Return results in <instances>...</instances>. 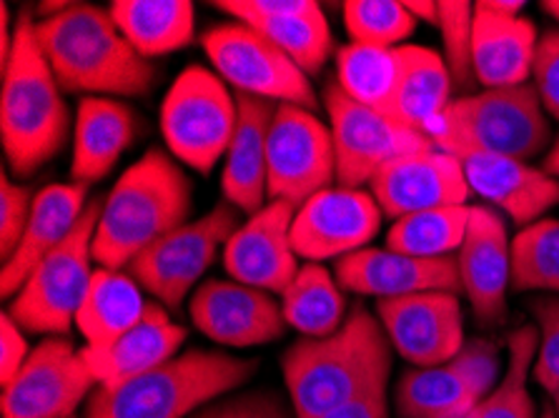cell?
Segmentation results:
<instances>
[{"label":"cell","instance_id":"6da1fadb","mask_svg":"<svg viewBox=\"0 0 559 418\" xmlns=\"http://www.w3.org/2000/svg\"><path fill=\"white\" fill-rule=\"evenodd\" d=\"M392 351L377 315L361 306L336 334L296 341L282 361L296 418H321L386 389Z\"/></svg>","mask_w":559,"mask_h":418},{"label":"cell","instance_id":"7a4b0ae2","mask_svg":"<svg viewBox=\"0 0 559 418\" xmlns=\"http://www.w3.org/2000/svg\"><path fill=\"white\" fill-rule=\"evenodd\" d=\"M36 23V38L58 85L88 96H146L156 71L135 50L111 13L91 3H58Z\"/></svg>","mask_w":559,"mask_h":418},{"label":"cell","instance_id":"3957f363","mask_svg":"<svg viewBox=\"0 0 559 418\" xmlns=\"http://www.w3.org/2000/svg\"><path fill=\"white\" fill-rule=\"evenodd\" d=\"M193 186L164 151H146L118 178L104 199L93 236L100 268L123 271L171 230L189 224Z\"/></svg>","mask_w":559,"mask_h":418},{"label":"cell","instance_id":"277c9868","mask_svg":"<svg viewBox=\"0 0 559 418\" xmlns=\"http://www.w3.org/2000/svg\"><path fill=\"white\" fill-rule=\"evenodd\" d=\"M68 126L71 116L63 88L38 46L36 21L21 15L0 91V141L8 170L33 176L50 164L66 146Z\"/></svg>","mask_w":559,"mask_h":418},{"label":"cell","instance_id":"5b68a950","mask_svg":"<svg viewBox=\"0 0 559 418\" xmlns=\"http://www.w3.org/2000/svg\"><path fill=\"white\" fill-rule=\"evenodd\" d=\"M257 369L253 358L193 348L116 389L96 386L86 418H191L249 383Z\"/></svg>","mask_w":559,"mask_h":418},{"label":"cell","instance_id":"8992f818","mask_svg":"<svg viewBox=\"0 0 559 418\" xmlns=\"http://www.w3.org/2000/svg\"><path fill=\"white\" fill-rule=\"evenodd\" d=\"M427 139L460 160L504 156L527 164L549 146L552 131L535 85L524 83L454 98Z\"/></svg>","mask_w":559,"mask_h":418},{"label":"cell","instance_id":"52a82bcc","mask_svg":"<svg viewBox=\"0 0 559 418\" xmlns=\"http://www.w3.org/2000/svg\"><path fill=\"white\" fill-rule=\"evenodd\" d=\"M104 199H91L73 234L50 251L36 271L31 273L23 288L13 296L8 315L28 334L66 336L75 326L83 298L93 280V236H96Z\"/></svg>","mask_w":559,"mask_h":418},{"label":"cell","instance_id":"ba28073f","mask_svg":"<svg viewBox=\"0 0 559 418\" xmlns=\"http://www.w3.org/2000/svg\"><path fill=\"white\" fill-rule=\"evenodd\" d=\"M236 121V96L216 71L203 65L181 71L160 106V133L168 151L203 176L226 158Z\"/></svg>","mask_w":559,"mask_h":418},{"label":"cell","instance_id":"9c48e42d","mask_svg":"<svg viewBox=\"0 0 559 418\" xmlns=\"http://www.w3.org/2000/svg\"><path fill=\"white\" fill-rule=\"evenodd\" d=\"M201 43L218 79L241 96L276 106L317 108L309 75L251 25L241 21L214 25Z\"/></svg>","mask_w":559,"mask_h":418},{"label":"cell","instance_id":"30bf717a","mask_svg":"<svg viewBox=\"0 0 559 418\" xmlns=\"http://www.w3.org/2000/svg\"><path fill=\"white\" fill-rule=\"evenodd\" d=\"M241 226V211L231 203H218L206 216L189 220L160 238L135 259L129 273L143 291L158 298L166 309H181L186 296L211 268L216 255L226 249Z\"/></svg>","mask_w":559,"mask_h":418},{"label":"cell","instance_id":"8fae6325","mask_svg":"<svg viewBox=\"0 0 559 418\" xmlns=\"http://www.w3.org/2000/svg\"><path fill=\"white\" fill-rule=\"evenodd\" d=\"M324 106L336 151V183L346 189H364L389 160L435 146L425 133L357 104L336 81L326 85Z\"/></svg>","mask_w":559,"mask_h":418},{"label":"cell","instance_id":"7c38bea8","mask_svg":"<svg viewBox=\"0 0 559 418\" xmlns=\"http://www.w3.org/2000/svg\"><path fill=\"white\" fill-rule=\"evenodd\" d=\"M336 183L332 128L299 106H276L269 131V201L304 206Z\"/></svg>","mask_w":559,"mask_h":418},{"label":"cell","instance_id":"4fadbf2b","mask_svg":"<svg viewBox=\"0 0 559 418\" xmlns=\"http://www.w3.org/2000/svg\"><path fill=\"white\" fill-rule=\"evenodd\" d=\"M83 351L63 336H48L0 394V418H73L96 389Z\"/></svg>","mask_w":559,"mask_h":418},{"label":"cell","instance_id":"5bb4252c","mask_svg":"<svg viewBox=\"0 0 559 418\" xmlns=\"http://www.w3.org/2000/svg\"><path fill=\"white\" fill-rule=\"evenodd\" d=\"M381 216L384 213L369 191L336 183L296 208L294 251L309 263H321L369 249L381 228Z\"/></svg>","mask_w":559,"mask_h":418},{"label":"cell","instance_id":"9a60e30c","mask_svg":"<svg viewBox=\"0 0 559 418\" xmlns=\"http://www.w3.org/2000/svg\"><path fill=\"white\" fill-rule=\"evenodd\" d=\"M389 344L414 369L449 363L464 346L462 303L456 294L425 291L377 301Z\"/></svg>","mask_w":559,"mask_h":418},{"label":"cell","instance_id":"2e32d148","mask_svg":"<svg viewBox=\"0 0 559 418\" xmlns=\"http://www.w3.org/2000/svg\"><path fill=\"white\" fill-rule=\"evenodd\" d=\"M189 315L203 336L228 348L264 346L286 331L282 303L239 280H203L191 294Z\"/></svg>","mask_w":559,"mask_h":418},{"label":"cell","instance_id":"e0dca14e","mask_svg":"<svg viewBox=\"0 0 559 418\" xmlns=\"http://www.w3.org/2000/svg\"><path fill=\"white\" fill-rule=\"evenodd\" d=\"M369 193L384 216L400 220L429 208L464 206L472 191L462 160L431 146L389 160L371 178Z\"/></svg>","mask_w":559,"mask_h":418},{"label":"cell","instance_id":"ac0fdd59","mask_svg":"<svg viewBox=\"0 0 559 418\" xmlns=\"http://www.w3.org/2000/svg\"><path fill=\"white\" fill-rule=\"evenodd\" d=\"M294 216L292 203L269 201L243 220L224 249V266L231 280L271 296H282L289 288L301 268L292 241Z\"/></svg>","mask_w":559,"mask_h":418},{"label":"cell","instance_id":"d6986e66","mask_svg":"<svg viewBox=\"0 0 559 418\" xmlns=\"http://www.w3.org/2000/svg\"><path fill=\"white\" fill-rule=\"evenodd\" d=\"M456 271L474 315L485 323H502L512 288V241L502 213L472 206L467 236L456 251Z\"/></svg>","mask_w":559,"mask_h":418},{"label":"cell","instance_id":"ffe728a7","mask_svg":"<svg viewBox=\"0 0 559 418\" xmlns=\"http://www.w3.org/2000/svg\"><path fill=\"white\" fill-rule=\"evenodd\" d=\"M336 280L346 291L379 301L425 291L460 294L456 259H417L394 249H361L336 261Z\"/></svg>","mask_w":559,"mask_h":418},{"label":"cell","instance_id":"44dd1931","mask_svg":"<svg viewBox=\"0 0 559 418\" xmlns=\"http://www.w3.org/2000/svg\"><path fill=\"white\" fill-rule=\"evenodd\" d=\"M214 5L257 28L307 75H317L332 56V31L313 0H218Z\"/></svg>","mask_w":559,"mask_h":418},{"label":"cell","instance_id":"7402d4cb","mask_svg":"<svg viewBox=\"0 0 559 418\" xmlns=\"http://www.w3.org/2000/svg\"><path fill=\"white\" fill-rule=\"evenodd\" d=\"M469 191L499 213H507L516 226H532L549 208L559 206V181L545 168L504 156L462 158Z\"/></svg>","mask_w":559,"mask_h":418},{"label":"cell","instance_id":"603a6c76","mask_svg":"<svg viewBox=\"0 0 559 418\" xmlns=\"http://www.w3.org/2000/svg\"><path fill=\"white\" fill-rule=\"evenodd\" d=\"M189 331L171 321V315L156 301L131 331L106 348H83L88 369L98 389H116L139 379L179 356Z\"/></svg>","mask_w":559,"mask_h":418},{"label":"cell","instance_id":"cb8c5ba5","mask_svg":"<svg viewBox=\"0 0 559 418\" xmlns=\"http://www.w3.org/2000/svg\"><path fill=\"white\" fill-rule=\"evenodd\" d=\"M88 186L83 183H50L36 193L31 220L25 226L19 249L3 263L0 271V294L13 298L25 280L50 251H56L88 208Z\"/></svg>","mask_w":559,"mask_h":418},{"label":"cell","instance_id":"d4e9b609","mask_svg":"<svg viewBox=\"0 0 559 418\" xmlns=\"http://www.w3.org/2000/svg\"><path fill=\"white\" fill-rule=\"evenodd\" d=\"M236 106L239 121L224 158L222 191L226 203L253 216L269 203V131L276 104L236 93Z\"/></svg>","mask_w":559,"mask_h":418},{"label":"cell","instance_id":"484cf974","mask_svg":"<svg viewBox=\"0 0 559 418\" xmlns=\"http://www.w3.org/2000/svg\"><path fill=\"white\" fill-rule=\"evenodd\" d=\"M537 43L535 23L524 15H499L474 5V81L485 88L530 83Z\"/></svg>","mask_w":559,"mask_h":418},{"label":"cell","instance_id":"4316f807","mask_svg":"<svg viewBox=\"0 0 559 418\" xmlns=\"http://www.w3.org/2000/svg\"><path fill=\"white\" fill-rule=\"evenodd\" d=\"M133 110L116 98L86 96L79 104L73 133L71 178L91 186L104 181L139 133Z\"/></svg>","mask_w":559,"mask_h":418},{"label":"cell","instance_id":"83f0119b","mask_svg":"<svg viewBox=\"0 0 559 418\" xmlns=\"http://www.w3.org/2000/svg\"><path fill=\"white\" fill-rule=\"evenodd\" d=\"M400 83H396L389 116L412 131L429 133L452 104V75L444 56L427 46H400Z\"/></svg>","mask_w":559,"mask_h":418},{"label":"cell","instance_id":"f1b7e54d","mask_svg":"<svg viewBox=\"0 0 559 418\" xmlns=\"http://www.w3.org/2000/svg\"><path fill=\"white\" fill-rule=\"evenodd\" d=\"M148 306L151 301L143 298V288L131 273L96 268L75 315V329L86 341V348H106L131 331L146 315Z\"/></svg>","mask_w":559,"mask_h":418},{"label":"cell","instance_id":"f546056e","mask_svg":"<svg viewBox=\"0 0 559 418\" xmlns=\"http://www.w3.org/2000/svg\"><path fill=\"white\" fill-rule=\"evenodd\" d=\"M108 13L146 61L186 48L197 31V11L189 0H114Z\"/></svg>","mask_w":559,"mask_h":418},{"label":"cell","instance_id":"4dcf8cb0","mask_svg":"<svg viewBox=\"0 0 559 418\" xmlns=\"http://www.w3.org/2000/svg\"><path fill=\"white\" fill-rule=\"evenodd\" d=\"M282 311L286 326L304 338H324L344 326L346 298L332 271L321 263H304L282 294Z\"/></svg>","mask_w":559,"mask_h":418},{"label":"cell","instance_id":"1f68e13d","mask_svg":"<svg viewBox=\"0 0 559 418\" xmlns=\"http://www.w3.org/2000/svg\"><path fill=\"white\" fill-rule=\"evenodd\" d=\"M479 398L452 363L409 369L396 386V408L402 418H469Z\"/></svg>","mask_w":559,"mask_h":418},{"label":"cell","instance_id":"d6a6232c","mask_svg":"<svg viewBox=\"0 0 559 418\" xmlns=\"http://www.w3.org/2000/svg\"><path fill=\"white\" fill-rule=\"evenodd\" d=\"M400 50L349 43L336 53V85L361 106L389 116L400 83Z\"/></svg>","mask_w":559,"mask_h":418},{"label":"cell","instance_id":"836d02e7","mask_svg":"<svg viewBox=\"0 0 559 418\" xmlns=\"http://www.w3.org/2000/svg\"><path fill=\"white\" fill-rule=\"evenodd\" d=\"M472 206H447L412 213L394 220L386 234V246L417 259H452L467 236Z\"/></svg>","mask_w":559,"mask_h":418},{"label":"cell","instance_id":"e575fe53","mask_svg":"<svg viewBox=\"0 0 559 418\" xmlns=\"http://www.w3.org/2000/svg\"><path fill=\"white\" fill-rule=\"evenodd\" d=\"M539 348L537 326H520L507 338V369L502 379L481 404L474 408L472 418H537L535 398L530 396L527 381L535 371Z\"/></svg>","mask_w":559,"mask_h":418},{"label":"cell","instance_id":"d590c367","mask_svg":"<svg viewBox=\"0 0 559 418\" xmlns=\"http://www.w3.org/2000/svg\"><path fill=\"white\" fill-rule=\"evenodd\" d=\"M512 288L559 296V218H542L512 238Z\"/></svg>","mask_w":559,"mask_h":418},{"label":"cell","instance_id":"8d00e7d4","mask_svg":"<svg viewBox=\"0 0 559 418\" xmlns=\"http://www.w3.org/2000/svg\"><path fill=\"white\" fill-rule=\"evenodd\" d=\"M344 25L352 43L371 48H400L417 28L414 15L400 0H346Z\"/></svg>","mask_w":559,"mask_h":418},{"label":"cell","instance_id":"74e56055","mask_svg":"<svg viewBox=\"0 0 559 418\" xmlns=\"http://www.w3.org/2000/svg\"><path fill=\"white\" fill-rule=\"evenodd\" d=\"M437 28L442 33L449 75L460 88H467L474 81V3H467V0H439Z\"/></svg>","mask_w":559,"mask_h":418},{"label":"cell","instance_id":"f35d334b","mask_svg":"<svg viewBox=\"0 0 559 418\" xmlns=\"http://www.w3.org/2000/svg\"><path fill=\"white\" fill-rule=\"evenodd\" d=\"M532 315H535L539 331V348L532 377L555 401L559 398V296H542L532 301Z\"/></svg>","mask_w":559,"mask_h":418},{"label":"cell","instance_id":"ab89813d","mask_svg":"<svg viewBox=\"0 0 559 418\" xmlns=\"http://www.w3.org/2000/svg\"><path fill=\"white\" fill-rule=\"evenodd\" d=\"M467 383L469 391L479 398V404L502 379V361H499V348L489 338H469L464 341L462 351L449 361Z\"/></svg>","mask_w":559,"mask_h":418},{"label":"cell","instance_id":"60d3db41","mask_svg":"<svg viewBox=\"0 0 559 418\" xmlns=\"http://www.w3.org/2000/svg\"><path fill=\"white\" fill-rule=\"evenodd\" d=\"M191 418H296V414L289 396L284 398L276 391L261 389L218 398Z\"/></svg>","mask_w":559,"mask_h":418},{"label":"cell","instance_id":"b9f144b4","mask_svg":"<svg viewBox=\"0 0 559 418\" xmlns=\"http://www.w3.org/2000/svg\"><path fill=\"white\" fill-rule=\"evenodd\" d=\"M33 201H36V193L13 183L8 170H3V178H0V261L3 263L19 249L31 220Z\"/></svg>","mask_w":559,"mask_h":418},{"label":"cell","instance_id":"7bdbcfd3","mask_svg":"<svg viewBox=\"0 0 559 418\" xmlns=\"http://www.w3.org/2000/svg\"><path fill=\"white\" fill-rule=\"evenodd\" d=\"M532 81L545 114L559 123V28L547 31L539 38Z\"/></svg>","mask_w":559,"mask_h":418},{"label":"cell","instance_id":"ee69618b","mask_svg":"<svg viewBox=\"0 0 559 418\" xmlns=\"http://www.w3.org/2000/svg\"><path fill=\"white\" fill-rule=\"evenodd\" d=\"M33 348L23 336V329L15 323L11 315L3 313L0 319V383L13 381L15 373L23 369V363L28 361Z\"/></svg>","mask_w":559,"mask_h":418},{"label":"cell","instance_id":"f6af8a7d","mask_svg":"<svg viewBox=\"0 0 559 418\" xmlns=\"http://www.w3.org/2000/svg\"><path fill=\"white\" fill-rule=\"evenodd\" d=\"M321 418H389L386 389H377L374 394L354 401V404L344 408H336V411Z\"/></svg>","mask_w":559,"mask_h":418},{"label":"cell","instance_id":"bcb514c9","mask_svg":"<svg viewBox=\"0 0 559 418\" xmlns=\"http://www.w3.org/2000/svg\"><path fill=\"white\" fill-rule=\"evenodd\" d=\"M13 53V38H11V13L8 5H0V68L8 63Z\"/></svg>","mask_w":559,"mask_h":418},{"label":"cell","instance_id":"7dc6e473","mask_svg":"<svg viewBox=\"0 0 559 418\" xmlns=\"http://www.w3.org/2000/svg\"><path fill=\"white\" fill-rule=\"evenodd\" d=\"M406 11L414 15V21H425L437 25V3L435 0H404Z\"/></svg>","mask_w":559,"mask_h":418},{"label":"cell","instance_id":"c3c4849f","mask_svg":"<svg viewBox=\"0 0 559 418\" xmlns=\"http://www.w3.org/2000/svg\"><path fill=\"white\" fill-rule=\"evenodd\" d=\"M479 8H485V11H492L499 15H522L524 11V0H479V3H474Z\"/></svg>","mask_w":559,"mask_h":418},{"label":"cell","instance_id":"681fc988","mask_svg":"<svg viewBox=\"0 0 559 418\" xmlns=\"http://www.w3.org/2000/svg\"><path fill=\"white\" fill-rule=\"evenodd\" d=\"M545 170H547L549 176H555L557 181H559V139L555 141L552 151L547 153V158H545Z\"/></svg>","mask_w":559,"mask_h":418},{"label":"cell","instance_id":"f907efd6","mask_svg":"<svg viewBox=\"0 0 559 418\" xmlns=\"http://www.w3.org/2000/svg\"><path fill=\"white\" fill-rule=\"evenodd\" d=\"M542 8H545V13L552 15L555 23L559 25V0H545V3H542Z\"/></svg>","mask_w":559,"mask_h":418},{"label":"cell","instance_id":"816d5d0a","mask_svg":"<svg viewBox=\"0 0 559 418\" xmlns=\"http://www.w3.org/2000/svg\"><path fill=\"white\" fill-rule=\"evenodd\" d=\"M539 418H557V414H555V408H547L545 414H542Z\"/></svg>","mask_w":559,"mask_h":418},{"label":"cell","instance_id":"f5cc1de1","mask_svg":"<svg viewBox=\"0 0 559 418\" xmlns=\"http://www.w3.org/2000/svg\"><path fill=\"white\" fill-rule=\"evenodd\" d=\"M552 408H555V414H557V418H559V398L552 401Z\"/></svg>","mask_w":559,"mask_h":418},{"label":"cell","instance_id":"db71d44e","mask_svg":"<svg viewBox=\"0 0 559 418\" xmlns=\"http://www.w3.org/2000/svg\"><path fill=\"white\" fill-rule=\"evenodd\" d=\"M469 418H472V416H469Z\"/></svg>","mask_w":559,"mask_h":418}]
</instances>
